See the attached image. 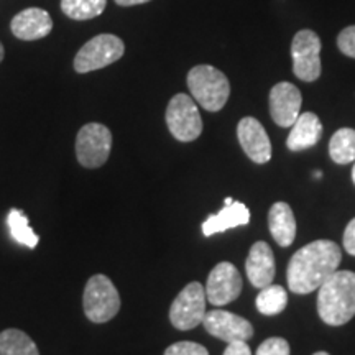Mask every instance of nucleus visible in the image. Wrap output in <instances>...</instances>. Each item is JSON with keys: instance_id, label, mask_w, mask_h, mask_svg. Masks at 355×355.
<instances>
[{"instance_id": "1", "label": "nucleus", "mask_w": 355, "mask_h": 355, "mask_svg": "<svg viewBox=\"0 0 355 355\" xmlns=\"http://www.w3.org/2000/svg\"><path fill=\"white\" fill-rule=\"evenodd\" d=\"M343 254L332 241H314L300 248L291 257L286 270L290 291L296 295H309L339 270Z\"/></svg>"}, {"instance_id": "2", "label": "nucleus", "mask_w": 355, "mask_h": 355, "mask_svg": "<svg viewBox=\"0 0 355 355\" xmlns=\"http://www.w3.org/2000/svg\"><path fill=\"white\" fill-rule=\"evenodd\" d=\"M318 313L329 326H343L355 316V273L337 270L319 288Z\"/></svg>"}, {"instance_id": "3", "label": "nucleus", "mask_w": 355, "mask_h": 355, "mask_svg": "<svg viewBox=\"0 0 355 355\" xmlns=\"http://www.w3.org/2000/svg\"><path fill=\"white\" fill-rule=\"evenodd\" d=\"M188 87L193 99L209 112L220 110L230 96L227 76L209 64L194 66L189 71Z\"/></svg>"}, {"instance_id": "4", "label": "nucleus", "mask_w": 355, "mask_h": 355, "mask_svg": "<svg viewBox=\"0 0 355 355\" xmlns=\"http://www.w3.org/2000/svg\"><path fill=\"white\" fill-rule=\"evenodd\" d=\"M83 308L87 319L96 324L109 322L121 311V296L105 275H94L84 288Z\"/></svg>"}, {"instance_id": "5", "label": "nucleus", "mask_w": 355, "mask_h": 355, "mask_svg": "<svg viewBox=\"0 0 355 355\" xmlns=\"http://www.w3.org/2000/svg\"><path fill=\"white\" fill-rule=\"evenodd\" d=\"M125 53V44L110 33L97 35L84 44L74 58V69L78 73H91L119 61Z\"/></svg>"}, {"instance_id": "6", "label": "nucleus", "mask_w": 355, "mask_h": 355, "mask_svg": "<svg viewBox=\"0 0 355 355\" xmlns=\"http://www.w3.org/2000/svg\"><path fill=\"white\" fill-rule=\"evenodd\" d=\"M112 148V133L102 123H86L76 137V157L84 168L94 170L105 165Z\"/></svg>"}, {"instance_id": "7", "label": "nucleus", "mask_w": 355, "mask_h": 355, "mask_svg": "<svg viewBox=\"0 0 355 355\" xmlns=\"http://www.w3.org/2000/svg\"><path fill=\"white\" fill-rule=\"evenodd\" d=\"M166 125L180 141L196 140L202 132V121L198 105L188 94H176L166 109Z\"/></svg>"}, {"instance_id": "8", "label": "nucleus", "mask_w": 355, "mask_h": 355, "mask_svg": "<svg viewBox=\"0 0 355 355\" xmlns=\"http://www.w3.org/2000/svg\"><path fill=\"white\" fill-rule=\"evenodd\" d=\"M206 290L201 283H189L176 296L170 308V321L173 326L180 331L198 327L206 316Z\"/></svg>"}, {"instance_id": "9", "label": "nucleus", "mask_w": 355, "mask_h": 355, "mask_svg": "<svg viewBox=\"0 0 355 355\" xmlns=\"http://www.w3.org/2000/svg\"><path fill=\"white\" fill-rule=\"evenodd\" d=\"M321 40L313 30H301L291 43L293 73L301 81L313 83L321 76Z\"/></svg>"}, {"instance_id": "10", "label": "nucleus", "mask_w": 355, "mask_h": 355, "mask_svg": "<svg viewBox=\"0 0 355 355\" xmlns=\"http://www.w3.org/2000/svg\"><path fill=\"white\" fill-rule=\"evenodd\" d=\"M242 277L229 261L216 265L206 283V298L214 306H225L241 296Z\"/></svg>"}, {"instance_id": "11", "label": "nucleus", "mask_w": 355, "mask_h": 355, "mask_svg": "<svg viewBox=\"0 0 355 355\" xmlns=\"http://www.w3.org/2000/svg\"><path fill=\"white\" fill-rule=\"evenodd\" d=\"M202 324L211 336L227 344L235 343V340L247 343L254 336V327L247 319L224 309H214L211 313H206Z\"/></svg>"}, {"instance_id": "12", "label": "nucleus", "mask_w": 355, "mask_h": 355, "mask_svg": "<svg viewBox=\"0 0 355 355\" xmlns=\"http://www.w3.org/2000/svg\"><path fill=\"white\" fill-rule=\"evenodd\" d=\"M303 96L291 83H278L270 91V114L279 127H291L300 117Z\"/></svg>"}, {"instance_id": "13", "label": "nucleus", "mask_w": 355, "mask_h": 355, "mask_svg": "<svg viewBox=\"0 0 355 355\" xmlns=\"http://www.w3.org/2000/svg\"><path fill=\"white\" fill-rule=\"evenodd\" d=\"M237 137L241 141L243 152L254 163L263 165L272 158V141L263 125L254 117H243L239 122Z\"/></svg>"}, {"instance_id": "14", "label": "nucleus", "mask_w": 355, "mask_h": 355, "mask_svg": "<svg viewBox=\"0 0 355 355\" xmlns=\"http://www.w3.org/2000/svg\"><path fill=\"white\" fill-rule=\"evenodd\" d=\"M12 33L19 40H25V42H33V40H40L48 37L53 30V20L50 13L43 8L32 7L21 10L13 17L10 24Z\"/></svg>"}, {"instance_id": "15", "label": "nucleus", "mask_w": 355, "mask_h": 355, "mask_svg": "<svg viewBox=\"0 0 355 355\" xmlns=\"http://www.w3.org/2000/svg\"><path fill=\"white\" fill-rule=\"evenodd\" d=\"M247 277L255 288L272 285L275 278V257L266 242H257L248 252L245 261Z\"/></svg>"}, {"instance_id": "16", "label": "nucleus", "mask_w": 355, "mask_h": 355, "mask_svg": "<svg viewBox=\"0 0 355 355\" xmlns=\"http://www.w3.org/2000/svg\"><path fill=\"white\" fill-rule=\"evenodd\" d=\"M322 123L319 117L313 112L300 114L296 122L291 125V132L286 139V146L291 152L311 148L321 140Z\"/></svg>"}, {"instance_id": "17", "label": "nucleus", "mask_w": 355, "mask_h": 355, "mask_svg": "<svg viewBox=\"0 0 355 355\" xmlns=\"http://www.w3.org/2000/svg\"><path fill=\"white\" fill-rule=\"evenodd\" d=\"M250 222V211L245 204L234 201L229 206H224L214 216H209L202 222V234L206 237L225 232L229 229H235L239 225H247Z\"/></svg>"}, {"instance_id": "18", "label": "nucleus", "mask_w": 355, "mask_h": 355, "mask_svg": "<svg viewBox=\"0 0 355 355\" xmlns=\"http://www.w3.org/2000/svg\"><path fill=\"white\" fill-rule=\"evenodd\" d=\"M268 227L279 247H290L296 237V220L290 204L275 202L268 212Z\"/></svg>"}, {"instance_id": "19", "label": "nucleus", "mask_w": 355, "mask_h": 355, "mask_svg": "<svg viewBox=\"0 0 355 355\" xmlns=\"http://www.w3.org/2000/svg\"><path fill=\"white\" fill-rule=\"evenodd\" d=\"M0 355H40L32 337L19 329H6L0 334Z\"/></svg>"}, {"instance_id": "20", "label": "nucleus", "mask_w": 355, "mask_h": 355, "mask_svg": "<svg viewBox=\"0 0 355 355\" xmlns=\"http://www.w3.org/2000/svg\"><path fill=\"white\" fill-rule=\"evenodd\" d=\"M329 155L337 165H347L355 162V130L354 128H340L329 141Z\"/></svg>"}, {"instance_id": "21", "label": "nucleus", "mask_w": 355, "mask_h": 355, "mask_svg": "<svg viewBox=\"0 0 355 355\" xmlns=\"http://www.w3.org/2000/svg\"><path fill=\"white\" fill-rule=\"evenodd\" d=\"M7 225L13 241L19 242L20 245H25L28 248H35L38 245L40 237L30 227L28 217H26V214L21 209H17V207L10 209L7 216Z\"/></svg>"}, {"instance_id": "22", "label": "nucleus", "mask_w": 355, "mask_h": 355, "mask_svg": "<svg viewBox=\"0 0 355 355\" xmlns=\"http://www.w3.org/2000/svg\"><path fill=\"white\" fill-rule=\"evenodd\" d=\"M257 309L265 316H277L286 308L288 304V293L279 285H268L261 288L255 300Z\"/></svg>"}, {"instance_id": "23", "label": "nucleus", "mask_w": 355, "mask_h": 355, "mask_svg": "<svg viewBox=\"0 0 355 355\" xmlns=\"http://www.w3.org/2000/svg\"><path fill=\"white\" fill-rule=\"evenodd\" d=\"M107 0H61V10L73 20H91L104 13Z\"/></svg>"}, {"instance_id": "24", "label": "nucleus", "mask_w": 355, "mask_h": 355, "mask_svg": "<svg viewBox=\"0 0 355 355\" xmlns=\"http://www.w3.org/2000/svg\"><path fill=\"white\" fill-rule=\"evenodd\" d=\"M257 355H290V344L283 337H270L260 344Z\"/></svg>"}, {"instance_id": "25", "label": "nucleus", "mask_w": 355, "mask_h": 355, "mask_svg": "<svg viewBox=\"0 0 355 355\" xmlns=\"http://www.w3.org/2000/svg\"><path fill=\"white\" fill-rule=\"evenodd\" d=\"M165 355H209V352H207V349L201 344L183 340V343H176L170 345V347L165 350Z\"/></svg>"}, {"instance_id": "26", "label": "nucleus", "mask_w": 355, "mask_h": 355, "mask_svg": "<svg viewBox=\"0 0 355 355\" xmlns=\"http://www.w3.org/2000/svg\"><path fill=\"white\" fill-rule=\"evenodd\" d=\"M337 46L345 56L355 58V25L347 26L337 37Z\"/></svg>"}, {"instance_id": "27", "label": "nucleus", "mask_w": 355, "mask_h": 355, "mask_svg": "<svg viewBox=\"0 0 355 355\" xmlns=\"http://www.w3.org/2000/svg\"><path fill=\"white\" fill-rule=\"evenodd\" d=\"M344 248L345 252L355 257V217L349 222L344 232Z\"/></svg>"}, {"instance_id": "28", "label": "nucleus", "mask_w": 355, "mask_h": 355, "mask_svg": "<svg viewBox=\"0 0 355 355\" xmlns=\"http://www.w3.org/2000/svg\"><path fill=\"white\" fill-rule=\"evenodd\" d=\"M224 355H252V352L245 340H235L227 345Z\"/></svg>"}, {"instance_id": "29", "label": "nucleus", "mask_w": 355, "mask_h": 355, "mask_svg": "<svg viewBox=\"0 0 355 355\" xmlns=\"http://www.w3.org/2000/svg\"><path fill=\"white\" fill-rule=\"evenodd\" d=\"M146 2H150V0H115V3H117V6H122V7L140 6V3H146Z\"/></svg>"}, {"instance_id": "30", "label": "nucleus", "mask_w": 355, "mask_h": 355, "mask_svg": "<svg viewBox=\"0 0 355 355\" xmlns=\"http://www.w3.org/2000/svg\"><path fill=\"white\" fill-rule=\"evenodd\" d=\"M3 56H6V51H3V44H2V43H0V63H2Z\"/></svg>"}, {"instance_id": "31", "label": "nucleus", "mask_w": 355, "mask_h": 355, "mask_svg": "<svg viewBox=\"0 0 355 355\" xmlns=\"http://www.w3.org/2000/svg\"><path fill=\"white\" fill-rule=\"evenodd\" d=\"M232 202H234V199H232V198H225L224 206H229V204H232Z\"/></svg>"}, {"instance_id": "32", "label": "nucleus", "mask_w": 355, "mask_h": 355, "mask_svg": "<svg viewBox=\"0 0 355 355\" xmlns=\"http://www.w3.org/2000/svg\"><path fill=\"white\" fill-rule=\"evenodd\" d=\"M352 181H354V184H355V165L352 168Z\"/></svg>"}, {"instance_id": "33", "label": "nucleus", "mask_w": 355, "mask_h": 355, "mask_svg": "<svg viewBox=\"0 0 355 355\" xmlns=\"http://www.w3.org/2000/svg\"><path fill=\"white\" fill-rule=\"evenodd\" d=\"M313 355H329L327 352H316V354H313Z\"/></svg>"}]
</instances>
